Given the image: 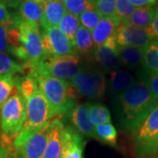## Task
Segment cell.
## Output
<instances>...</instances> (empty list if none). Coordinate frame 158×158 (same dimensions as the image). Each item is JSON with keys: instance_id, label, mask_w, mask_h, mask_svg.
Listing matches in <instances>:
<instances>
[{"instance_id": "6da1fadb", "label": "cell", "mask_w": 158, "mask_h": 158, "mask_svg": "<svg viewBox=\"0 0 158 158\" xmlns=\"http://www.w3.org/2000/svg\"><path fill=\"white\" fill-rule=\"evenodd\" d=\"M158 104L146 80H137L116 97V109L120 126L133 133Z\"/></svg>"}, {"instance_id": "7a4b0ae2", "label": "cell", "mask_w": 158, "mask_h": 158, "mask_svg": "<svg viewBox=\"0 0 158 158\" xmlns=\"http://www.w3.org/2000/svg\"><path fill=\"white\" fill-rule=\"evenodd\" d=\"M37 80L39 88L48 100L54 117L70 113L76 106L79 93L70 82L45 77L29 69V73Z\"/></svg>"}, {"instance_id": "3957f363", "label": "cell", "mask_w": 158, "mask_h": 158, "mask_svg": "<svg viewBox=\"0 0 158 158\" xmlns=\"http://www.w3.org/2000/svg\"><path fill=\"white\" fill-rule=\"evenodd\" d=\"M13 19L20 32V46L14 49L12 56L26 63L40 61L45 56V53L40 26L28 22L18 15H14Z\"/></svg>"}, {"instance_id": "277c9868", "label": "cell", "mask_w": 158, "mask_h": 158, "mask_svg": "<svg viewBox=\"0 0 158 158\" xmlns=\"http://www.w3.org/2000/svg\"><path fill=\"white\" fill-rule=\"evenodd\" d=\"M26 64H27L29 69L40 75L65 81H70L82 68L77 54L44 57L39 62Z\"/></svg>"}, {"instance_id": "5b68a950", "label": "cell", "mask_w": 158, "mask_h": 158, "mask_svg": "<svg viewBox=\"0 0 158 158\" xmlns=\"http://www.w3.org/2000/svg\"><path fill=\"white\" fill-rule=\"evenodd\" d=\"M27 120V101L23 96L14 93L0 110V128L4 135L16 136Z\"/></svg>"}, {"instance_id": "8992f818", "label": "cell", "mask_w": 158, "mask_h": 158, "mask_svg": "<svg viewBox=\"0 0 158 158\" xmlns=\"http://www.w3.org/2000/svg\"><path fill=\"white\" fill-rule=\"evenodd\" d=\"M139 156H147L158 150V104L153 108L133 133Z\"/></svg>"}, {"instance_id": "52a82bcc", "label": "cell", "mask_w": 158, "mask_h": 158, "mask_svg": "<svg viewBox=\"0 0 158 158\" xmlns=\"http://www.w3.org/2000/svg\"><path fill=\"white\" fill-rule=\"evenodd\" d=\"M27 101V120L19 132L24 135L32 134L50 122L54 117L50 106L40 90H37Z\"/></svg>"}, {"instance_id": "ba28073f", "label": "cell", "mask_w": 158, "mask_h": 158, "mask_svg": "<svg viewBox=\"0 0 158 158\" xmlns=\"http://www.w3.org/2000/svg\"><path fill=\"white\" fill-rule=\"evenodd\" d=\"M50 122L38 131L24 135L19 133L14 141L16 158H42L48 144Z\"/></svg>"}, {"instance_id": "9c48e42d", "label": "cell", "mask_w": 158, "mask_h": 158, "mask_svg": "<svg viewBox=\"0 0 158 158\" xmlns=\"http://www.w3.org/2000/svg\"><path fill=\"white\" fill-rule=\"evenodd\" d=\"M69 82L77 90L80 96L88 98H100L105 94L106 88L105 75L98 69L82 67Z\"/></svg>"}, {"instance_id": "30bf717a", "label": "cell", "mask_w": 158, "mask_h": 158, "mask_svg": "<svg viewBox=\"0 0 158 158\" xmlns=\"http://www.w3.org/2000/svg\"><path fill=\"white\" fill-rule=\"evenodd\" d=\"M42 43L45 56H61L76 54L70 40L57 27L43 28Z\"/></svg>"}, {"instance_id": "8fae6325", "label": "cell", "mask_w": 158, "mask_h": 158, "mask_svg": "<svg viewBox=\"0 0 158 158\" xmlns=\"http://www.w3.org/2000/svg\"><path fill=\"white\" fill-rule=\"evenodd\" d=\"M114 35L118 45L120 47L129 46L143 48L154 40L146 29L129 26L124 22H120Z\"/></svg>"}, {"instance_id": "7c38bea8", "label": "cell", "mask_w": 158, "mask_h": 158, "mask_svg": "<svg viewBox=\"0 0 158 158\" xmlns=\"http://www.w3.org/2000/svg\"><path fill=\"white\" fill-rule=\"evenodd\" d=\"M118 48V45L113 34L103 45L95 48L93 58L104 70L113 71L117 69L119 65Z\"/></svg>"}, {"instance_id": "4fadbf2b", "label": "cell", "mask_w": 158, "mask_h": 158, "mask_svg": "<svg viewBox=\"0 0 158 158\" xmlns=\"http://www.w3.org/2000/svg\"><path fill=\"white\" fill-rule=\"evenodd\" d=\"M84 139L73 127H64L62 131V158H83Z\"/></svg>"}, {"instance_id": "5bb4252c", "label": "cell", "mask_w": 158, "mask_h": 158, "mask_svg": "<svg viewBox=\"0 0 158 158\" xmlns=\"http://www.w3.org/2000/svg\"><path fill=\"white\" fill-rule=\"evenodd\" d=\"M90 104L85 103L76 106L70 112V118L73 123L74 127L80 134L91 137L97 140L95 133V126L92 124L89 113Z\"/></svg>"}, {"instance_id": "9a60e30c", "label": "cell", "mask_w": 158, "mask_h": 158, "mask_svg": "<svg viewBox=\"0 0 158 158\" xmlns=\"http://www.w3.org/2000/svg\"><path fill=\"white\" fill-rule=\"evenodd\" d=\"M63 122L56 118L49 125L48 139L42 158H62V131Z\"/></svg>"}, {"instance_id": "2e32d148", "label": "cell", "mask_w": 158, "mask_h": 158, "mask_svg": "<svg viewBox=\"0 0 158 158\" xmlns=\"http://www.w3.org/2000/svg\"><path fill=\"white\" fill-rule=\"evenodd\" d=\"M136 82L135 77L125 69H115L110 72L108 89L111 94L118 96Z\"/></svg>"}, {"instance_id": "e0dca14e", "label": "cell", "mask_w": 158, "mask_h": 158, "mask_svg": "<svg viewBox=\"0 0 158 158\" xmlns=\"http://www.w3.org/2000/svg\"><path fill=\"white\" fill-rule=\"evenodd\" d=\"M120 22L121 21L116 17L103 18L91 32L95 48L103 45L113 35Z\"/></svg>"}, {"instance_id": "ac0fdd59", "label": "cell", "mask_w": 158, "mask_h": 158, "mask_svg": "<svg viewBox=\"0 0 158 158\" xmlns=\"http://www.w3.org/2000/svg\"><path fill=\"white\" fill-rule=\"evenodd\" d=\"M67 12L64 5L56 0H46L43 19L40 22L42 28L58 27L62 17Z\"/></svg>"}, {"instance_id": "d6986e66", "label": "cell", "mask_w": 158, "mask_h": 158, "mask_svg": "<svg viewBox=\"0 0 158 158\" xmlns=\"http://www.w3.org/2000/svg\"><path fill=\"white\" fill-rule=\"evenodd\" d=\"M46 0H24L20 5L19 16L28 22L40 25L44 14Z\"/></svg>"}, {"instance_id": "ffe728a7", "label": "cell", "mask_w": 158, "mask_h": 158, "mask_svg": "<svg viewBox=\"0 0 158 158\" xmlns=\"http://www.w3.org/2000/svg\"><path fill=\"white\" fill-rule=\"evenodd\" d=\"M118 56L119 65L128 69H135L142 63L143 48L129 46H118Z\"/></svg>"}, {"instance_id": "44dd1931", "label": "cell", "mask_w": 158, "mask_h": 158, "mask_svg": "<svg viewBox=\"0 0 158 158\" xmlns=\"http://www.w3.org/2000/svg\"><path fill=\"white\" fill-rule=\"evenodd\" d=\"M155 13L156 9H154L153 6L136 7L135 11L133 12V14L122 22L135 27L145 29L148 27L151 24Z\"/></svg>"}, {"instance_id": "7402d4cb", "label": "cell", "mask_w": 158, "mask_h": 158, "mask_svg": "<svg viewBox=\"0 0 158 158\" xmlns=\"http://www.w3.org/2000/svg\"><path fill=\"white\" fill-rule=\"evenodd\" d=\"M95 48L92 33L83 27H80L75 37L74 49L77 55L90 54Z\"/></svg>"}, {"instance_id": "603a6c76", "label": "cell", "mask_w": 158, "mask_h": 158, "mask_svg": "<svg viewBox=\"0 0 158 158\" xmlns=\"http://www.w3.org/2000/svg\"><path fill=\"white\" fill-rule=\"evenodd\" d=\"M141 65L149 73L158 74V40H154L143 48Z\"/></svg>"}, {"instance_id": "cb8c5ba5", "label": "cell", "mask_w": 158, "mask_h": 158, "mask_svg": "<svg viewBox=\"0 0 158 158\" xmlns=\"http://www.w3.org/2000/svg\"><path fill=\"white\" fill-rule=\"evenodd\" d=\"M16 89L23 96V98L27 100L34 93L39 90V85L37 80L32 75H27L25 77H14Z\"/></svg>"}, {"instance_id": "d4e9b609", "label": "cell", "mask_w": 158, "mask_h": 158, "mask_svg": "<svg viewBox=\"0 0 158 158\" xmlns=\"http://www.w3.org/2000/svg\"><path fill=\"white\" fill-rule=\"evenodd\" d=\"M81 25L79 22L78 18L70 14L69 12H66L65 15L61 19L57 27L66 35V37L70 40V42L74 47L75 37Z\"/></svg>"}, {"instance_id": "484cf974", "label": "cell", "mask_w": 158, "mask_h": 158, "mask_svg": "<svg viewBox=\"0 0 158 158\" xmlns=\"http://www.w3.org/2000/svg\"><path fill=\"white\" fill-rule=\"evenodd\" d=\"M89 113H90V120L94 126L111 123L112 118H111L110 111L103 104H99V103L90 104Z\"/></svg>"}, {"instance_id": "4316f807", "label": "cell", "mask_w": 158, "mask_h": 158, "mask_svg": "<svg viewBox=\"0 0 158 158\" xmlns=\"http://www.w3.org/2000/svg\"><path fill=\"white\" fill-rule=\"evenodd\" d=\"M95 133L97 140L103 141L104 143L115 146L117 143V130L111 123H106L95 126Z\"/></svg>"}, {"instance_id": "83f0119b", "label": "cell", "mask_w": 158, "mask_h": 158, "mask_svg": "<svg viewBox=\"0 0 158 158\" xmlns=\"http://www.w3.org/2000/svg\"><path fill=\"white\" fill-rule=\"evenodd\" d=\"M14 90H16L14 75L7 74L0 76V110Z\"/></svg>"}, {"instance_id": "f1b7e54d", "label": "cell", "mask_w": 158, "mask_h": 158, "mask_svg": "<svg viewBox=\"0 0 158 158\" xmlns=\"http://www.w3.org/2000/svg\"><path fill=\"white\" fill-rule=\"evenodd\" d=\"M25 67L12 60L6 53L0 52V76L7 74L23 73Z\"/></svg>"}, {"instance_id": "f546056e", "label": "cell", "mask_w": 158, "mask_h": 158, "mask_svg": "<svg viewBox=\"0 0 158 158\" xmlns=\"http://www.w3.org/2000/svg\"><path fill=\"white\" fill-rule=\"evenodd\" d=\"M67 12H69L76 17L79 18L85 11L95 10V5L88 0H68L64 4Z\"/></svg>"}, {"instance_id": "4dcf8cb0", "label": "cell", "mask_w": 158, "mask_h": 158, "mask_svg": "<svg viewBox=\"0 0 158 158\" xmlns=\"http://www.w3.org/2000/svg\"><path fill=\"white\" fill-rule=\"evenodd\" d=\"M78 19L81 27L92 32L93 29L96 27L97 25L103 19V17L101 16V14L95 9V10L85 11L83 14H81L79 16Z\"/></svg>"}, {"instance_id": "1f68e13d", "label": "cell", "mask_w": 158, "mask_h": 158, "mask_svg": "<svg viewBox=\"0 0 158 158\" xmlns=\"http://www.w3.org/2000/svg\"><path fill=\"white\" fill-rule=\"evenodd\" d=\"M136 7L131 4L129 0H116V13L115 17L122 22L133 14Z\"/></svg>"}, {"instance_id": "d6a6232c", "label": "cell", "mask_w": 158, "mask_h": 158, "mask_svg": "<svg viewBox=\"0 0 158 158\" xmlns=\"http://www.w3.org/2000/svg\"><path fill=\"white\" fill-rule=\"evenodd\" d=\"M95 8L103 18L115 17L116 0H97Z\"/></svg>"}, {"instance_id": "836d02e7", "label": "cell", "mask_w": 158, "mask_h": 158, "mask_svg": "<svg viewBox=\"0 0 158 158\" xmlns=\"http://www.w3.org/2000/svg\"><path fill=\"white\" fill-rule=\"evenodd\" d=\"M13 16H11V20L6 23L0 24V52L2 53H9L11 55V49L8 43L7 33L11 25H13Z\"/></svg>"}, {"instance_id": "e575fe53", "label": "cell", "mask_w": 158, "mask_h": 158, "mask_svg": "<svg viewBox=\"0 0 158 158\" xmlns=\"http://www.w3.org/2000/svg\"><path fill=\"white\" fill-rule=\"evenodd\" d=\"M146 82L154 97L158 100V74L149 73Z\"/></svg>"}, {"instance_id": "d590c367", "label": "cell", "mask_w": 158, "mask_h": 158, "mask_svg": "<svg viewBox=\"0 0 158 158\" xmlns=\"http://www.w3.org/2000/svg\"><path fill=\"white\" fill-rule=\"evenodd\" d=\"M147 30L148 34L154 40H158V12L156 11L155 16L153 18L152 22L149 25V27L145 28Z\"/></svg>"}, {"instance_id": "8d00e7d4", "label": "cell", "mask_w": 158, "mask_h": 158, "mask_svg": "<svg viewBox=\"0 0 158 158\" xmlns=\"http://www.w3.org/2000/svg\"><path fill=\"white\" fill-rule=\"evenodd\" d=\"M11 16L7 10V7L0 2V24L7 22L11 20Z\"/></svg>"}, {"instance_id": "74e56055", "label": "cell", "mask_w": 158, "mask_h": 158, "mask_svg": "<svg viewBox=\"0 0 158 158\" xmlns=\"http://www.w3.org/2000/svg\"><path fill=\"white\" fill-rule=\"evenodd\" d=\"M131 4L135 7H145V6H153L157 0H129Z\"/></svg>"}, {"instance_id": "f35d334b", "label": "cell", "mask_w": 158, "mask_h": 158, "mask_svg": "<svg viewBox=\"0 0 158 158\" xmlns=\"http://www.w3.org/2000/svg\"><path fill=\"white\" fill-rule=\"evenodd\" d=\"M23 1L24 0H0V2L2 4H4L6 7L14 8V9L19 8V6L23 3Z\"/></svg>"}, {"instance_id": "ab89813d", "label": "cell", "mask_w": 158, "mask_h": 158, "mask_svg": "<svg viewBox=\"0 0 158 158\" xmlns=\"http://www.w3.org/2000/svg\"><path fill=\"white\" fill-rule=\"evenodd\" d=\"M6 151H7V158H16L15 157V154H14V148L6 150Z\"/></svg>"}, {"instance_id": "60d3db41", "label": "cell", "mask_w": 158, "mask_h": 158, "mask_svg": "<svg viewBox=\"0 0 158 158\" xmlns=\"http://www.w3.org/2000/svg\"><path fill=\"white\" fill-rule=\"evenodd\" d=\"M56 1H58V2H61V3H62V4H64L65 2H67L68 0H56Z\"/></svg>"}, {"instance_id": "b9f144b4", "label": "cell", "mask_w": 158, "mask_h": 158, "mask_svg": "<svg viewBox=\"0 0 158 158\" xmlns=\"http://www.w3.org/2000/svg\"><path fill=\"white\" fill-rule=\"evenodd\" d=\"M89 2H90V3H93L94 5H95V3H96V1L97 0H88Z\"/></svg>"}, {"instance_id": "7bdbcfd3", "label": "cell", "mask_w": 158, "mask_h": 158, "mask_svg": "<svg viewBox=\"0 0 158 158\" xmlns=\"http://www.w3.org/2000/svg\"><path fill=\"white\" fill-rule=\"evenodd\" d=\"M156 12H158V5H157V6H156Z\"/></svg>"}]
</instances>
